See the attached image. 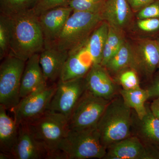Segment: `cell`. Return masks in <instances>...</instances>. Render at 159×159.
<instances>
[{
  "label": "cell",
  "mask_w": 159,
  "mask_h": 159,
  "mask_svg": "<svg viewBox=\"0 0 159 159\" xmlns=\"http://www.w3.org/2000/svg\"><path fill=\"white\" fill-rule=\"evenodd\" d=\"M7 17L10 30L9 54L26 61L40 53L44 48V39L38 16L33 10Z\"/></svg>",
  "instance_id": "1"
},
{
  "label": "cell",
  "mask_w": 159,
  "mask_h": 159,
  "mask_svg": "<svg viewBox=\"0 0 159 159\" xmlns=\"http://www.w3.org/2000/svg\"><path fill=\"white\" fill-rule=\"evenodd\" d=\"M133 113L121 95L111 99L97 125L101 142L110 145L132 135Z\"/></svg>",
  "instance_id": "2"
},
{
  "label": "cell",
  "mask_w": 159,
  "mask_h": 159,
  "mask_svg": "<svg viewBox=\"0 0 159 159\" xmlns=\"http://www.w3.org/2000/svg\"><path fill=\"white\" fill-rule=\"evenodd\" d=\"M102 21L99 12L73 11L51 46L70 53L84 44Z\"/></svg>",
  "instance_id": "3"
},
{
  "label": "cell",
  "mask_w": 159,
  "mask_h": 159,
  "mask_svg": "<svg viewBox=\"0 0 159 159\" xmlns=\"http://www.w3.org/2000/svg\"><path fill=\"white\" fill-rule=\"evenodd\" d=\"M58 148L68 159H103L107 152L97 126L69 129Z\"/></svg>",
  "instance_id": "4"
},
{
  "label": "cell",
  "mask_w": 159,
  "mask_h": 159,
  "mask_svg": "<svg viewBox=\"0 0 159 159\" xmlns=\"http://www.w3.org/2000/svg\"><path fill=\"white\" fill-rule=\"evenodd\" d=\"M26 124L35 138L45 147L47 156L59 149L61 142L69 130L68 118L62 114L49 110Z\"/></svg>",
  "instance_id": "5"
},
{
  "label": "cell",
  "mask_w": 159,
  "mask_h": 159,
  "mask_svg": "<svg viewBox=\"0 0 159 159\" xmlns=\"http://www.w3.org/2000/svg\"><path fill=\"white\" fill-rule=\"evenodd\" d=\"M26 61L9 54L0 66V105L13 110L19 103L21 80Z\"/></svg>",
  "instance_id": "6"
},
{
  "label": "cell",
  "mask_w": 159,
  "mask_h": 159,
  "mask_svg": "<svg viewBox=\"0 0 159 159\" xmlns=\"http://www.w3.org/2000/svg\"><path fill=\"white\" fill-rule=\"evenodd\" d=\"M110 100L97 97L86 89L69 117V129L97 126Z\"/></svg>",
  "instance_id": "7"
},
{
  "label": "cell",
  "mask_w": 159,
  "mask_h": 159,
  "mask_svg": "<svg viewBox=\"0 0 159 159\" xmlns=\"http://www.w3.org/2000/svg\"><path fill=\"white\" fill-rule=\"evenodd\" d=\"M56 86L57 84H47L22 98L12 110L17 125L28 124L48 110Z\"/></svg>",
  "instance_id": "8"
},
{
  "label": "cell",
  "mask_w": 159,
  "mask_h": 159,
  "mask_svg": "<svg viewBox=\"0 0 159 159\" xmlns=\"http://www.w3.org/2000/svg\"><path fill=\"white\" fill-rule=\"evenodd\" d=\"M86 90L84 77L66 81L59 80L48 110L62 114L69 119Z\"/></svg>",
  "instance_id": "9"
},
{
  "label": "cell",
  "mask_w": 159,
  "mask_h": 159,
  "mask_svg": "<svg viewBox=\"0 0 159 159\" xmlns=\"http://www.w3.org/2000/svg\"><path fill=\"white\" fill-rule=\"evenodd\" d=\"M103 159H159V151L148 148L138 137L132 135L110 145Z\"/></svg>",
  "instance_id": "10"
},
{
  "label": "cell",
  "mask_w": 159,
  "mask_h": 159,
  "mask_svg": "<svg viewBox=\"0 0 159 159\" xmlns=\"http://www.w3.org/2000/svg\"><path fill=\"white\" fill-rule=\"evenodd\" d=\"M130 68L137 73L150 77L158 67L159 54L157 40L142 39L132 47Z\"/></svg>",
  "instance_id": "11"
},
{
  "label": "cell",
  "mask_w": 159,
  "mask_h": 159,
  "mask_svg": "<svg viewBox=\"0 0 159 159\" xmlns=\"http://www.w3.org/2000/svg\"><path fill=\"white\" fill-rule=\"evenodd\" d=\"M73 12L70 6H63L49 9L38 16L44 39V48L54 43Z\"/></svg>",
  "instance_id": "12"
},
{
  "label": "cell",
  "mask_w": 159,
  "mask_h": 159,
  "mask_svg": "<svg viewBox=\"0 0 159 159\" xmlns=\"http://www.w3.org/2000/svg\"><path fill=\"white\" fill-rule=\"evenodd\" d=\"M10 154L15 159H46L48 151L27 124L19 125L17 142Z\"/></svg>",
  "instance_id": "13"
},
{
  "label": "cell",
  "mask_w": 159,
  "mask_h": 159,
  "mask_svg": "<svg viewBox=\"0 0 159 159\" xmlns=\"http://www.w3.org/2000/svg\"><path fill=\"white\" fill-rule=\"evenodd\" d=\"M84 80L87 90L95 96L107 100H111L116 96V86L106 69L101 65H93Z\"/></svg>",
  "instance_id": "14"
},
{
  "label": "cell",
  "mask_w": 159,
  "mask_h": 159,
  "mask_svg": "<svg viewBox=\"0 0 159 159\" xmlns=\"http://www.w3.org/2000/svg\"><path fill=\"white\" fill-rule=\"evenodd\" d=\"M69 54L59 80L66 81L85 77L94 65L86 43Z\"/></svg>",
  "instance_id": "15"
},
{
  "label": "cell",
  "mask_w": 159,
  "mask_h": 159,
  "mask_svg": "<svg viewBox=\"0 0 159 159\" xmlns=\"http://www.w3.org/2000/svg\"><path fill=\"white\" fill-rule=\"evenodd\" d=\"M147 106V105H146ZM132 135L136 136L148 148L159 151V120L153 116L149 107L142 119L134 116Z\"/></svg>",
  "instance_id": "16"
},
{
  "label": "cell",
  "mask_w": 159,
  "mask_h": 159,
  "mask_svg": "<svg viewBox=\"0 0 159 159\" xmlns=\"http://www.w3.org/2000/svg\"><path fill=\"white\" fill-rule=\"evenodd\" d=\"M69 54L54 46L45 47L39 53V62L47 81L60 79Z\"/></svg>",
  "instance_id": "17"
},
{
  "label": "cell",
  "mask_w": 159,
  "mask_h": 159,
  "mask_svg": "<svg viewBox=\"0 0 159 159\" xmlns=\"http://www.w3.org/2000/svg\"><path fill=\"white\" fill-rule=\"evenodd\" d=\"M47 81L40 64L39 53L34 54L26 61L20 86L21 99L47 85Z\"/></svg>",
  "instance_id": "18"
},
{
  "label": "cell",
  "mask_w": 159,
  "mask_h": 159,
  "mask_svg": "<svg viewBox=\"0 0 159 159\" xmlns=\"http://www.w3.org/2000/svg\"><path fill=\"white\" fill-rule=\"evenodd\" d=\"M132 10L127 0H106L101 17L111 27L122 30L130 23Z\"/></svg>",
  "instance_id": "19"
},
{
  "label": "cell",
  "mask_w": 159,
  "mask_h": 159,
  "mask_svg": "<svg viewBox=\"0 0 159 159\" xmlns=\"http://www.w3.org/2000/svg\"><path fill=\"white\" fill-rule=\"evenodd\" d=\"M6 110L0 105V150L10 154L17 142L19 125L7 115Z\"/></svg>",
  "instance_id": "20"
},
{
  "label": "cell",
  "mask_w": 159,
  "mask_h": 159,
  "mask_svg": "<svg viewBox=\"0 0 159 159\" xmlns=\"http://www.w3.org/2000/svg\"><path fill=\"white\" fill-rule=\"evenodd\" d=\"M109 28L108 23L102 21L93 31L86 43V46L93 58L94 65L101 64Z\"/></svg>",
  "instance_id": "21"
},
{
  "label": "cell",
  "mask_w": 159,
  "mask_h": 159,
  "mask_svg": "<svg viewBox=\"0 0 159 159\" xmlns=\"http://www.w3.org/2000/svg\"><path fill=\"white\" fill-rule=\"evenodd\" d=\"M125 104L132 109L139 119L143 118L147 113L146 101L150 98L147 89L139 87L134 89H122L119 91Z\"/></svg>",
  "instance_id": "22"
},
{
  "label": "cell",
  "mask_w": 159,
  "mask_h": 159,
  "mask_svg": "<svg viewBox=\"0 0 159 159\" xmlns=\"http://www.w3.org/2000/svg\"><path fill=\"white\" fill-rule=\"evenodd\" d=\"M132 54V46L125 41L104 67L112 74H119L127 68H130Z\"/></svg>",
  "instance_id": "23"
},
{
  "label": "cell",
  "mask_w": 159,
  "mask_h": 159,
  "mask_svg": "<svg viewBox=\"0 0 159 159\" xmlns=\"http://www.w3.org/2000/svg\"><path fill=\"white\" fill-rule=\"evenodd\" d=\"M39 0H0L1 14L10 16L33 10Z\"/></svg>",
  "instance_id": "24"
},
{
  "label": "cell",
  "mask_w": 159,
  "mask_h": 159,
  "mask_svg": "<svg viewBox=\"0 0 159 159\" xmlns=\"http://www.w3.org/2000/svg\"><path fill=\"white\" fill-rule=\"evenodd\" d=\"M10 30L7 16L0 15V59L2 60L9 54Z\"/></svg>",
  "instance_id": "25"
},
{
  "label": "cell",
  "mask_w": 159,
  "mask_h": 159,
  "mask_svg": "<svg viewBox=\"0 0 159 159\" xmlns=\"http://www.w3.org/2000/svg\"><path fill=\"white\" fill-rule=\"evenodd\" d=\"M106 0H72L68 6L73 11L101 13Z\"/></svg>",
  "instance_id": "26"
},
{
  "label": "cell",
  "mask_w": 159,
  "mask_h": 159,
  "mask_svg": "<svg viewBox=\"0 0 159 159\" xmlns=\"http://www.w3.org/2000/svg\"><path fill=\"white\" fill-rule=\"evenodd\" d=\"M130 69L123 70L119 73V82L124 89H134L140 87L138 73Z\"/></svg>",
  "instance_id": "27"
},
{
  "label": "cell",
  "mask_w": 159,
  "mask_h": 159,
  "mask_svg": "<svg viewBox=\"0 0 159 159\" xmlns=\"http://www.w3.org/2000/svg\"><path fill=\"white\" fill-rule=\"evenodd\" d=\"M71 1L72 0H39L33 11L38 16L43 11L49 9L60 6H68Z\"/></svg>",
  "instance_id": "28"
},
{
  "label": "cell",
  "mask_w": 159,
  "mask_h": 159,
  "mask_svg": "<svg viewBox=\"0 0 159 159\" xmlns=\"http://www.w3.org/2000/svg\"><path fill=\"white\" fill-rule=\"evenodd\" d=\"M121 30L115 29L109 26L106 43L110 46L114 51L115 54L119 51L125 42L122 37Z\"/></svg>",
  "instance_id": "29"
},
{
  "label": "cell",
  "mask_w": 159,
  "mask_h": 159,
  "mask_svg": "<svg viewBox=\"0 0 159 159\" xmlns=\"http://www.w3.org/2000/svg\"><path fill=\"white\" fill-rule=\"evenodd\" d=\"M137 16L139 20L159 18V2H153L145 6L139 11Z\"/></svg>",
  "instance_id": "30"
},
{
  "label": "cell",
  "mask_w": 159,
  "mask_h": 159,
  "mask_svg": "<svg viewBox=\"0 0 159 159\" xmlns=\"http://www.w3.org/2000/svg\"><path fill=\"white\" fill-rule=\"evenodd\" d=\"M139 29L146 32H152L159 29V18L139 20L137 23Z\"/></svg>",
  "instance_id": "31"
},
{
  "label": "cell",
  "mask_w": 159,
  "mask_h": 159,
  "mask_svg": "<svg viewBox=\"0 0 159 159\" xmlns=\"http://www.w3.org/2000/svg\"><path fill=\"white\" fill-rule=\"evenodd\" d=\"M132 10L138 11L145 6L153 3L154 0H127Z\"/></svg>",
  "instance_id": "32"
},
{
  "label": "cell",
  "mask_w": 159,
  "mask_h": 159,
  "mask_svg": "<svg viewBox=\"0 0 159 159\" xmlns=\"http://www.w3.org/2000/svg\"><path fill=\"white\" fill-rule=\"evenodd\" d=\"M147 89L150 98L159 97V76Z\"/></svg>",
  "instance_id": "33"
},
{
  "label": "cell",
  "mask_w": 159,
  "mask_h": 159,
  "mask_svg": "<svg viewBox=\"0 0 159 159\" xmlns=\"http://www.w3.org/2000/svg\"><path fill=\"white\" fill-rule=\"evenodd\" d=\"M149 107L153 116L159 120V97H156Z\"/></svg>",
  "instance_id": "34"
},
{
  "label": "cell",
  "mask_w": 159,
  "mask_h": 159,
  "mask_svg": "<svg viewBox=\"0 0 159 159\" xmlns=\"http://www.w3.org/2000/svg\"><path fill=\"white\" fill-rule=\"evenodd\" d=\"M0 159H12V156L10 154L4 153L1 152L0 153Z\"/></svg>",
  "instance_id": "35"
},
{
  "label": "cell",
  "mask_w": 159,
  "mask_h": 159,
  "mask_svg": "<svg viewBox=\"0 0 159 159\" xmlns=\"http://www.w3.org/2000/svg\"><path fill=\"white\" fill-rule=\"evenodd\" d=\"M157 42L158 46L159 54V38L158 39H157ZM158 69H159V63L158 67Z\"/></svg>",
  "instance_id": "36"
}]
</instances>
